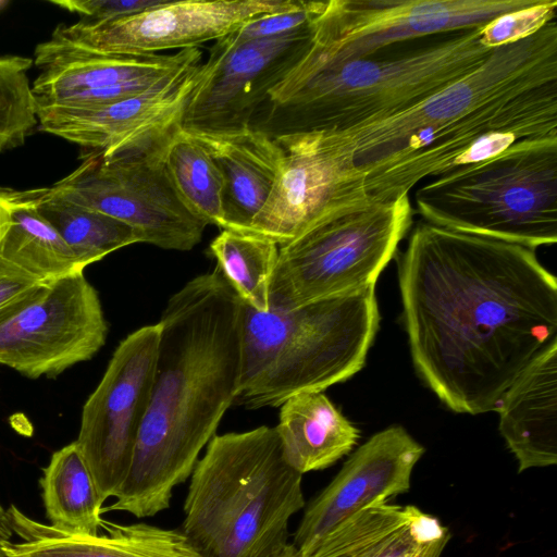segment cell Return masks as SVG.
Listing matches in <instances>:
<instances>
[{"label":"cell","mask_w":557,"mask_h":557,"mask_svg":"<svg viewBox=\"0 0 557 557\" xmlns=\"http://www.w3.org/2000/svg\"><path fill=\"white\" fill-rule=\"evenodd\" d=\"M416 369L451 410L496 411L557 341V282L533 249L420 222L399 263Z\"/></svg>","instance_id":"cell-1"},{"label":"cell","mask_w":557,"mask_h":557,"mask_svg":"<svg viewBox=\"0 0 557 557\" xmlns=\"http://www.w3.org/2000/svg\"><path fill=\"white\" fill-rule=\"evenodd\" d=\"M242 300L218 267L188 281L158 322L147 412L128 474L106 511L150 518L168 509L235 403L240 380Z\"/></svg>","instance_id":"cell-2"},{"label":"cell","mask_w":557,"mask_h":557,"mask_svg":"<svg viewBox=\"0 0 557 557\" xmlns=\"http://www.w3.org/2000/svg\"><path fill=\"white\" fill-rule=\"evenodd\" d=\"M483 26L394 44L339 63H297L271 90L251 126L275 138L389 117L478 69L493 51L481 42Z\"/></svg>","instance_id":"cell-3"},{"label":"cell","mask_w":557,"mask_h":557,"mask_svg":"<svg viewBox=\"0 0 557 557\" xmlns=\"http://www.w3.org/2000/svg\"><path fill=\"white\" fill-rule=\"evenodd\" d=\"M182 531L202 557H265L306 505L276 428L214 435L189 478Z\"/></svg>","instance_id":"cell-4"},{"label":"cell","mask_w":557,"mask_h":557,"mask_svg":"<svg viewBox=\"0 0 557 557\" xmlns=\"http://www.w3.org/2000/svg\"><path fill=\"white\" fill-rule=\"evenodd\" d=\"M379 321L375 285L289 310L258 311L242 301L235 403L278 407L346 381L363 367Z\"/></svg>","instance_id":"cell-5"},{"label":"cell","mask_w":557,"mask_h":557,"mask_svg":"<svg viewBox=\"0 0 557 557\" xmlns=\"http://www.w3.org/2000/svg\"><path fill=\"white\" fill-rule=\"evenodd\" d=\"M425 222L535 249L557 242V136L525 138L414 193Z\"/></svg>","instance_id":"cell-6"},{"label":"cell","mask_w":557,"mask_h":557,"mask_svg":"<svg viewBox=\"0 0 557 557\" xmlns=\"http://www.w3.org/2000/svg\"><path fill=\"white\" fill-rule=\"evenodd\" d=\"M409 194L372 199L278 245L270 309L289 310L375 282L412 224Z\"/></svg>","instance_id":"cell-7"},{"label":"cell","mask_w":557,"mask_h":557,"mask_svg":"<svg viewBox=\"0 0 557 557\" xmlns=\"http://www.w3.org/2000/svg\"><path fill=\"white\" fill-rule=\"evenodd\" d=\"M557 136V79L493 98L434 129L420 131L361 166L368 193L392 200L424 178L496 156L519 140Z\"/></svg>","instance_id":"cell-8"},{"label":"cell","mask_w":557,"mask_h":557,"mask_svg":"<svg viewBox=\"0 0 557 557\" xmlns=\"http://www.w3.org/2000/svg\"><path fill=\"white\" fill-rule=\"evenodd\" d=\"M174 129L109 157L88 152L81 165L51 187L74 203L129 225L143 243L190 250L200 243L207 224L186 208L165 170L163 151Z\"/></svg>","instance_id":"cell-9"},{"label":"cell","mask_w":557,"mask_h":557,"mask_svg":"<svg viewBox=\"0 0 557 557\" xmlns=\"http://www.w3.org/2000/svg\"><path fill=\"white\" fill-rule=\"evenodd\" d=\"M555 79L556 18L523 39L494 48L473 72L407 110L367 125L327 132L364 166L420 131L441 127L506 92Z\"/></svg>","instance_id":"cell-10"},{"label":"cell","mask_w":557,"mask_h":557,"mask_svg":"<svg viewBox=\"0 0 557 557\" xmlns=\"http://www.w3.org/2000/svg\"><path fill=\"white\" fill-rule=\"evenodd\" d=\"M294 0H178L109 22L60 24L35 48L39 69L75 54L139 55L196 48L218 40L245 23L286 9Z\"/></svg>","instance_id":"cell-11"},{"label":"cell","mask_w":557,"mask_h":557,"mask_svg":"<svg viewBox=\"0 0 557 557\" xmlns=\"http://www.w3.org/2000/svg\"><path fill=\"white\" fill-rule=\"evenodd\" d=\"M108 334L101 301L84 272L44 282L0 309V364L54 377L91 359Z\"/></svg>","instance_id":"cell-12"},{"label":"cell","mask_w":557,"mask_h":557,"mask_svg":"<svg viewBox=\"0 0 557 557\" xmlns=\"http://www.w3.org/2000/svg\"><path fill=\"white\" fill-rule=\"evenodd\" d=\"M539 0H329L298 64L355 60L394 44L483 26Z\"/></svg>","instance_id":"cell-13"},{"label":"cell","mask_w":557,"mask_h":557,"mask_svg":"<svg viewBox=\"0 0 557 557\" xmlns=\"http://www.w3.org/2000/svg\"><path fill=\"white\" fill-rule=\"evenodd\" d=\"M159 337L158 323L127 335L83 407L75 443L103 503L128 474L150 400Z\"/></svg>","instance_id":"cell-14"},{"label":"cell","mask_w":557,"mask_h":557,"mask_svg":"<svg viewBox=\"0 0 557 557\" xmlns=\"http://www.w3.org/2000/svg\"><path fill=\"white\" fill-rule=\"evenodd\" d=\"M283 151L280 174L251 233L282 245L313 224L372 199L366 171L325 131L274 138Z\"/></svg>","instance_id":"cell-15"},{"label":"cell","mask_w":557,"mask_h":557,"mask_svg":"<svg viewBox=\"0 0 557 557\" xmlns=\"http://www.w3.org/2000/svg\"><path fill=\"white\" fill-rule=\"evenodd\" d=\"M312 26L272 38L214 41L185 106L187 132H228L251 126L271 90L308 51Z\"/></svg>","instance_id":"cell-16"},{"label":"cell","mask_w":557,"mask_h":557,"mask_svg":"<svg viewBox=\"0 0 557 557\" xmlns=\"http://www.w3.org/2000/svg\"><path fill=\"white\" fill-rule=\"evenodd\" d=\"M203 62L140 95L77 107H37L38 128L109 157L145 145L177 126Z\"/></svg>","instance_id":"cell-17"},{"label":"cell","mask_w":557,"mask_h":557,"mask_svg":"<svg viewBox=\"0 0 557 557\" xmlns=\"http://www.w3.org/2000/svg\"><path fill=\"white\" fill-rule=\"evenodd\" d=\"M424 447L400 425L371 436L307 505L294 533L301 556L337 523L373 504L407 493Z\"/></svg>","instance_id":"cell-18"},{"label":"cell","mask_w":557,"mask_h":557,"mask_svg":"<svg viewBox=\"0 0 557 557\" xmlns=\"http://www.w3.org/2000/svg\"><path fill=\"white\" fill-rule=\"evenodd\" d=\"M201 62L198 47L164 54L69 55L41 67L32 91L37 107L107 103L146 92Z\"/></svg>","instance_id":"cell-19"},{"label":"cell","mask_w":557,"mask_h":557,"mask_svg":"<svg viewBox=\"0 0 557 557\" xmlns=\"http://www.w3.org/2000/svg\"><path fill=\"white\" fill-rule=\"evenodd\" d=\"M449 539L436 517L380 499L337 523L302 557H432Z\"/></svg>","instance_id":"cell-20"},{"label":"cell","mask_w":557,"mask_h":557,"mask_svg":"<svg viewBox=\"0 0 557 557\" xmlns=\"http://www.w3.org/2000/svg\"><path fill=\"white\" fill-rule=\"evenodd\" d=\"M7 517L11 529L23 539L20 543L4 542L8 557H202L177 529L103 520V534L72 536L27 518L14 506Z\"/></svg>","instance_id":"cell-21"},{"label":"cell","mask_w":557,"mask_h":557,"mask_svg":"<svg viewBox=\"0 0 557 557\" xmlns=\"http://www.w3.org/2000/svg\"><path fill=\"white\" fill-rule=\"evenodd\" d=\"M187 133L203 147L221 173L223 230L251 232L253 220L280 174L282 148L274 138L252 126Z\"/></svg>","instance_id":"cell-22"},{"label":"cell","mask_w":557,"mask_h":557,"mask_svg":"<svg viewBox=\"0 0 557 557\" xmlns=\"http://www.w3.org/2000/svg\"><path fill=\"white\" fill-rule=\"evenodd\" d=\"M499 432L518 471L557 462V341L537 355L504 393Z\"/></svg>","instance_id":"cell-23"},{"label":"cell","mask_w":557,"mask_h":557,"mask_svg":"<svg viewBox=\"0 0 557 557\" xmlns=\"http://www.w3.org/2000/svg\"><path fill=\"white\" fill-rule=\"evenodd\" d=\"M0 259L39 282L84 272L36 209V191L0 187Z\"/></svg>","instance_id":"cell-24"},{"label":"cell","mask_w":557,"mask_h":557,"mask_svg":"<svg viewBox=\"0 0 557 557\" xmlns=\"http://www.w3.org/2000/svg\"><path fill=\"white\" fill-rule=\"evenodd\" d=\"M275 428L286 461L302 475L334 465L359 438L358 430L322 392L286 399Z\"/></svg>","instance_id":"cell-25"},{"label":"cell","mask_w":557,"mask_h":557,"mask_svg":"<svg viewBox=\"0 0 557 557\" xmlns=\"http://www.w3.org/2000/svg\"><path fill=\"white\" fill-rule=\"evenodd\" d=\"M39 483L53 530L72 536L99 534L103 502L75 442L52 454Z\"/></svg>","instance_id":"cell-26"},{"label":"cell","mask_w":557,"mask_h":557,"mask_svg":"<svg viewBox=\"0 0 557 557\" xmlns=\"http://www.w3.org/2000/svg\"><path fill=\"white\" fill-rule=\"evenodd\" d=\"M35 191L37 211L55 228L84 270L115 250L143 243L129 225L74 203L52 187Z\"/></svg>","instance_id":"cell-27"},{"label":"cell","mask_w":557,"mask_h":557,"mask_svg":"<svg viewBox=\"0 0 557 557\" xmlns=\"http://www.w3.org/2000/svg\"><path fill=\"white\" fill-rule=\"evenodd\" d=\"M163 162L186 208L207 225L223 230V181L203 147L177 126L165 144Z\"/></svg>","instance_id":"cell-28"},{"label":"cell","mask_w":557,"mask_h":557,"mask_svg":"<svg viewBox=\"0 0 557 557\" xmlns=\"http://www.w3.org/2000/svg\"><path fill=\"white\" fill-rule=\"evenodd\" d=\"M209 250L239 299L258 311H269L278 244L261 234L222 230Z\"/></svg>","instance_id":"cell-29"},{"label":"cell","mask_w":557,"mask_h":557,"mask_svg":"<svg viewBox=\"0 0 557 557\" xmlns=\"http://www.w3.org/2000/svg\"><path fill=\"white\" fill-rule=\"evenodd\" d=\"M33 59L0 54V152L23 146L38 126L28 78Z\"/></svg>","instance_id":"cell-30"},{"label":"cell","mask_w":557,"mask_h":557,"mask_svg":"<svg viewBox=\"0 0 557 557\" xmlns=\"http://www.w3.org/2000/svg\"><path fill=\"white\" fill-rule=\"evenodd\" d=\"M557 0H539L535 4L504 13L481 29V42L494 49L523 39L556 18Z\"/></svg>","instance_id":"cell-31"},{"label":"cell","mask_w":557,"mask_h":557,"mask_svg":"<svg viewBox=\"0 0 557 557\" xmlns=\"http://www.w3.org/2000/svg\"><path fill=\"white\" fill-rule=\"evenodd\" d=\"M325 1L294 0L286 9L258 16L231 36L238 41L284 36L312 26L320 15Z\"/></svg>","instance_id":"cell-32"},{"label":"cell","mask_w":557,"mask_h":557,"mask_svg":"<svg viewBox=\"0 0 557 557\" xmlns=\"http://www.w3.org/2000/svg\"><path fill=\"white\" fill-rule=\"evenodd\" d=\"M165 0H53L51 3L77 13L83 20L91 22H109L128 17Z\"/></svg>","instance_id":"cell-33"},{"label":"cell","mask_w":557,"mask_h":557,"mask_svg":"<svg viewBox=\"0 0 557 557\" xmlns=\"http://www.w3.org/2000/svg\"><path fill=\"white\" fill-rule=\"evenodd\" d=\"M40 283L0 259V309L30 292Z\"/></svg>","instance_id":"cell-34"},{"label":"cell","mask_w":557,"mask_h":557,"mask_svg":"<svg viewBox=\"0 0 557 557\" xmlns=\"http://www.w3.org/2000/svg\"><path fill=\"white\" fill-rule=\"evenodd\" d=\"M11 530L7 513L0 515V557H8L3 549V544L10 539Z\"/></svg>","instance_id":"cell-35"},{"label":"cell","mask_w":557,"mask_h":557,"mask_svg":"<svg viewBox=\"0 0 557 557\" xmlns=\"http://www.w3.org/2000/svg\"><path fill=\"white\" fill-rule=\"evenodd\" d=\"M265 557H302L298 548L293 543H286Z\"/></svg>","instance_id":"cell-36"},{"label":"cell","mask_w":557,"mask_h":557,"mask_svg":"<svg viewBox=\"0 0 557 557\" xmlns=\"http://www.w3.org/2000/svg\"><path fill=\"white\" fill-rule=\"evenodd\" d=\"M7 5H9L8 1L0 0V11L3 10Z\"/></svg>","instance_id":"cell-37"},{"label":"cell","mask_w":557,"mask_h":557,"mask_svg":"<svg viewBox=\"0 0 557 557\" xmlns=\"http://www.w3.org/2000/svg\"><path fill=\"white\" fill-rule=\"evenodd\" d=\"M3 513H4L3 508L0 505V515H3Z\"/></svg>","instance_id":"cell-38"},{"label":"cell","mask_w":557,"mask_h":557,"mask_svg":"<svg viewBox=\"0 0 557 557\" xmlns=\"http://www.w3.org/2000/svg\"><path fill=\"white\" fill-rule=\"evenodd\" d=\"M432 557H440L438 555L432 556Z\"/></svg>","instance_id":"cell-39"}]
</instances>
